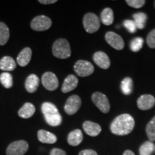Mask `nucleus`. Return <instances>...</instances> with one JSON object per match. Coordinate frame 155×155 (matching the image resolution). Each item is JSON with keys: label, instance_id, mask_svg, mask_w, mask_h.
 Instances as JSON below:
<instances>
[{"label": "nucleus", "instance_id": "f3484780", "mask_svg": "<svg viewBox=\"0 0 155 155\" xmlns=\"http://www.w3.org/2000/svg\"><path fill=\"white\" fill-rule=\"evenodd\" d=\"M38 139L40 142L44 144H55L57 141V137L49 131L40 129L38 132Z\"/></svg>", "mask_w": 155, "mask_h": 155}, {"label": "nucleus", "instance_id": "7ed1b4c3", "mask_svg": "<svg viewBox=\"0 0 155 155\" xmlns=\"http://www.w3.org/2000/svg\"><path fill=\"white\" fill-rule=\"evenodd\" d=\"M52 51L53 55L60 59H66L71 55V50L69 42L67 40L63 38H60L55 41L53 45Z\"/></svg>", "mask_w": 155, "mask_h": 155}, {"label": "nucleus", "instance_id": "dca6fc26", "mask_svg": "<svg viewBox=\"0 0 155 155\" xmlns=\"http://www.w3.org/2000/svg\"><path fill=\"white\" fill-rule=\"evenodd\" d=\"M39 84H40V79L38 75L35 74H30L27 78L25 86L27 91L32 94V93L35 92L37 89L38 88Z\"/></svg>", "mask_w": 155, "mask_h": 155}, {"label": "nucleus", "instance_id": "a211bd4d", "mask_svg": "<svg viewBox=\"0 0 155 155\" xmlns=\"http://www.w3.org/2000/svg\"><path fill=\"white\" fill-rule=\"evenodd\" d=\"M31 58H32V50L30 48H25L22 49L17 56V62L19 66L25 67L30 63Z\"/></svg>", "mask_w": 155, "mask_h": 155}, {"label": "nucleus", "instance_id": "9d476101", "mask_svg": "<svg viewBox=\"0 0 155 155\" xmlns=\"http://www.w3.org/2000/svg\"><path fill=\"white\" fill-rule=\"evenodd\" d=\"M105 39L107 43L117 50H121L124 48V41L123 38L112 31L107 32L105 35Z\"/></svg>", "mask_w": 155, "mask_h": 155}, {"label": "nucleus", "instance_id": "473e14b6", "mask_svg": "<svg viewBox=\"0 0 155 155\" xmlns=\"http://www.w3.org/2000/svg\"><path fill=\"white\" fill-rule=\"evenodd\" d=\"M50 155H67L65 151L59 148L52 149L50 152Z\"/></svg>", "mask_w": 155, "mask_h": 155}, {"label": "nucleus", "instance_id": "0eeeda50", "mask_svg": "<svg viewBox=\"0 0 155 155\" xmlns=\"http://www.w3.org/2000/svg\"><path fill=\"white\" fill-rule=\"evenodd\" d=\"M76 74L80 77L89 76L94 72V67L90 62L80 60L75 63L73 66Z\"/></svg>", "mask_w": 155, "mask_h": 155}, {"label": "nucleus", "instance_id": "5701e85b", "mask_svg": "<svg viewBox=\"0 0 155 155\" xmlns=\"http://www.w3.org/2000/svg\"><path fill=\"white\" fill-rule=\"evenodd\" d=\"M134 22H135L136 26L138 29L142 30L145 28V25L147 20V15L144 12H138L135 13L133 15Z\"/></svg>", "mask_w": 155, "mask_h": 155}, {"label": "nucleus", "instance_id": "72a5a7b5", "mask_svg": "<svg viewBox=\"0 0 155 155\" xmlns=\"http://www.w3.org/2000/svg\"><path fill=\"white\" fill-rule=\"evenodd\" d=\"M78 155H98V154L93 150H84L79 152Z\"/></svg>", "mask_w": 155, "mask_h": 155}, {"label": "nucleus", "instance_id": "39448f33", "mask_svg": "<svg viewBox=\"0 0 155 155\" xmlns=\"http://www.w3.org/2000/svg\"><path fill=\"white\" fill-rule=\"evenodd\" d=\"M28 149L29 144L26 141H15L9 145L6 150V154L7 155H25Z\"/></svg>", "mask_w": 155, "mask_h": 155}, {"label": "nucleus", "instance_id": "7c9ffc66", "mask_svg": "<svg viewBox=\"0 0 155 155\" xmlns=\"http://www.w3.org/2000/svg\"><path fill=\"white\" fill-rule=\"evenodd\" d=\"M147 45L150 48H155V29L152 30L147 37Z\"/></svg>", "mask_w": 155, "mask_h": 155}, {"label": "nucleus", "instance_id": "6ab92c4d", "mask_svg": "<svg viewBox=\"0 0 155 155\" xmlns=\"http://www.w3.org/2000/svg\"><path fill=\"white\" fill-rule=\"evenodd\" d=\"M83 133L80 129H75L68 135V143L73 147H76L82 142Z\"/></svg>", "mask_w": 155, "mask_h": 155}, {"label": "nucleus", "instance_id": "f8f14e48", "mask_svg": "<svg viewBox=\"0 0 155 155\" xmlns=\"http://www.w3.org/2000/svg\"><path fill=\"white\" fill-rule=\"evenodd\" d=\"M155 105V98L152 95H141L137 100V106L139 109L146 111L151 109Z\"/></svg>", "mask_w": 155, "mask_h": 155}, {"label": "nucleus", "instance_id": "e433bc0d", "mask_svg": "<svg viewBox=\"0 0 155 155\" xmlns=\"http://www.w3.org/2000/svg\"><path fill=\"white\" fill-rule=\"evenodd\" d=\"M154 7H155V2H154Z\"/></svg>", "mask_w": 155, "mask_h": 155}, {"label": "nucleus", "instance_id": "f704fd0d", "mask_svg": "<svg viewBox=\"0 0 155 155\" xmlns=\"http://www.w3.org/2000/svg\"><path fill=\"white\" fill-rule=\"evenodd\" d=\"M38 2L42 5H51V4L57 2L56 0H39Z\"/></svg>", "mask_w": 155, "mask_h": 155}, {"label": "nucleus", "instance_id": "1a4fd4ad", "mask_svg": "<svg viewBox=\"0 0 155 155\" xmlns=\"http://www.w3.org/2000/svg\"><path fill=\"white\" fill-rule=\"evenodd\" d=\"M81 106V99L78 95L70 96L65 103L64 110L68 115H73L80 109Z\"/></svg>", "mask_w": 155, "mask_h": 155}, {"label": "nucleus", "instance_id": "9b49d317", "mask_svg": "<svg viewBox=\"0 0 155 155\" xmlns=\"http://www.w3.org/2000/svg\"><path fill=\"white\" fill-rule=\"evenodd\" d=\"M42 83L45 89L50 91H55L59 86V81L57 76L52 72H46L42 75Z\"/></svg>", "mask_w": 155, "mask_h": 155}, {"label": "nucleus", "instance_id": "ddd939ff", "mask_svg": "<svg viewBox=\"0 0 155 155\" xmlns=\"http://www.w3.org/2000/svg\"><path fill=\"white\" fill-rule=\"evenodd\" d=\"M93 59L95 63L102 69H108L111 65L109 58L104 52L98 51L94 53Z\"/></svg>", "mask_w": 155, "mask_h": 155}, {"label": "nucleus", "instance_id": "2f4dec72", "mask_svg": "<svg viewBox=\"0 0 155 155\" xmlns=\"http://www.w3.org/2000/svg\"><path fill=\"white\" fill-rule=\"evenodd\" d=\"M124 25L126 28L127 29L128 31L131 33H134L137 31V26H136L135 22H134V20H130V19H127L124 22Z\"/></svg>", "mask_w": 155, "mask_h": 155}, {"label": "nucleus", "instance_id": "aec40b11", "mask_svg": "<svg viewBox=\"0 0 155 155\" xmlns=\"http://www.w3.org/2000/svg\"><path fill=\"white\" fill-rule=\"evenodd\" d=\"M16 68V62L10 56H5L0 60V69L4 71H12Z\"/></svg>", "mask_w": 155, "mask_h": 155}, {"label": "nucleus", "instance_id": "c756f323", "mask_svg": "<svg viewBox=\"0 0 155 155\" xmlns=\"http://www.w3.org/2000/svg\"><path fill=\"white\" fill-rule=\"evenodd\" d=\"M126 2L127 3L128 5L133 7V8L139 9L145 5L146 1H144V0H127Z\"/></svg>", "mask_w": 155, "mask_h": 155}, {"label": "nucleus", "instance_id": "4468645a", "mask_svg": "<svg viewBox=\"0 0 155 155\" xmlns=\"http://www.w3.org/2000/svg\"><path fill=\"white\" fill-rule=\"evenodd\" d=\"M78 84V79L74 75H69L65 78L62 86L61 91L63 93H68L72 91L76 88Z\"/></svg>", "mask_w": 155, "mask_h": 155}, {"label": "nucleus", "instance_id": "2eb2a0df", "mask_svg": "<svg viewBox=\"0 0 155 155\" xmlns=\"http://www.w3.org/2000/svg\"><path fill=\"white\" fill-rule=\"evenodd\" d=\"M83 130L91 137H96L101 131V127L98 124L91 121H86L83 124Z\"/></svg>", "mask_w": 155, "mask_h": 155}, {"label": "nucleus", "instance_id": "c9c22d12", "mask_svg": "<svg viewBox=\"0 0 155 155\" xmlns=\"http://www.w3.org/2000/svg\"><path fill=\"white\" fill-rule=\"evenodd\" d=\"M123 155H135L134 153L131 150H126L124 152Z\"/></svg>", "mask_w": 155, "mask_h": 155}, {"label": "nucleus", "instance_id": "423d86ee", "mask_svg": "<svg viewBox=\"0 0 155 155\" xmlns=\"http://www.w3.org/2000/svg\"><path fill=\"white\" fill-rule=\"evenodd\" d=\"M91 99L94 104L102 113L107 114L110 111V104L107 96L101 92L93 94Z\"/></svg>", "mask_w": 155, "mask_h": 155}, {"label": "nucleus", "instance_id": "f03ea898", "mask_svg": "<svg viewBox=\"0 0 155 155\" xmlns=\"http://www.w3.org/2000/svg\"><path fill=\"white\" fill-rule=\"evenodd\" d=\"M41 110L45 119L50 126L58 127L61 124L62 116L55 104L51 102H45L42 104Z\"/></svg>", "mask_w": 155, "mask_h": 155}, {"label": "nucleus", "instance_id": "20e7f679", "mask_svg": "<svg viewBox=\"0 0 155 155\" xmlns=\"http://www.w3.org/2000/svg\"><path fill=\"white\" fill-rule=\"evenodd\" d=\"M83 28L88 33H94L99 30L101 21L94 13L89 12L84 15L83 19Z\"/></svg>", "mask_w": 155, "mask_h": 155}, {"label": "nucleus", "instance_id": "f257e3e1", "mask_svg": "<svg viewBox=\"0 0 155 155\" xmlns=\"http://www.w3.org/2000/svg\"><path fill=\"white\" fill-rule=\"evenodd\" d=\"M135 121L130 114H123L114 119L110 129L114 134L124 136L130 134L134 128Z\"/></svg>", "mask_w": 155, "mask_h": 155}, {"label": "nucleus", "instance_id": "cd10ccee", "mask_svg": "<svg viewBox=\"0 0 155 155\" xmlns=\"http://www.w3.org/2000/svg\"><path fill=\"white\" fill-rule=\"evenodd\" d=\"M146 132L150 141H155V116L152 120L147 124L146 127Z\"/></svg>", "mask_w": 155, "mask_h": 155}, {"label": "nucleus", "instance_id": "b1692460", "mask_svg": "<svg viewBox=\"0 0 155 155\" xmlns=\"http://www.w3.org/2000/svg\"><path fill=\"white\" fill-rule=\"evenodd\" d=\"M121 91L125 95H130L133 91V81L131 78L126 77L121 83Z\"/></svg>", "mask_w": 155, "mask_h": 155}, {"label": "nucleus", "instance_id": "a878e982", "mask_svg": "<svg viewBox=\"0 0 155 155\" xmlns=\"http://www.w3.org/2000/svg\"><path fill=\"white\" fill-rule=\"evenodd\" d=\"M155 149V146L152 141H145L139 147V154L140 155H152Z\"/></svg>", "mask_w": 155, "mask_h": 155}, {"label": "nucleus", "instance_id": "412c9836", "mask_svg": "<svg viewBox=\"0 0 155 155\" xmlns=\"http://www.w3.org/2000/svg\"><path fill=\"white\" fill-rule=\"evenodd\" d=\"M35 112V107L31 103H25L19 110L18 115L22 119H29L34 115Z\"/></svg>", "mask_w": 155, "mask_h": 155}, {"label": "nucleus", "instance_id": "c85d7f7f", "mask_svg": "<svg viewBox=\"0 0 155 155\" xmlns=\"http://www.w3.org/2000/svg\"><path fill=\"white\" fill-rule=\"evenodd\" d=\"M143 44H144V40H143V38H140V37L135 38L131 41V43H130L131 50L133 52L139 51V50L142 48Z\"/></svg>", "mask_w": 155, "mask_h": 155}, {"label": "nucleus", "instance_id": "4be33fe9", "mask_svg": "<svg viewBox=\"0 0 155 155\" xmlns=\"http://www.w3.org/2000/svg\"><path fill=\"white\" fill-rule=\"evenodd\" d=\"M101 20L105 25H111L113 24L114 20V12L109 7H106L101 13Z\"/></svg>", "mask_w": 155, "mask_h": 155}, {"label": "nucleus", "instance_id": "393cba45", "mask_svg": "<svg viewBox=\"0 0 155 155\" xmlns=\"http://www.w3.org/2000/svg\"><path fill=\"white\" fill-rule=\"evenodd\" d=\"M9 38V30L7 25L0 22V45H5Z\"/></svg>", "mask_w": 155, "mask_h": 155}, {"label": "nucleus", "instance_id": "bb28decb", "mask_svg": "<svg viewBox=\"0 0 155 155\" xmlns=\"http://www.w3.org/2000/svg\"><path fill=\"white\" fill-rule=\"evenodd\" d=\"M0 82L6 88H10L12 87L13 80L12 75L8 72H4L0 75Z\"/></svg>", "mask_w": 155, "mask_h": 155}, {"label": "nucleus", "instance_id": "6e6552de", "mask_svg": "<svg viewBox=\"0 0 155 155\" xmlns=\"http://www.w3.org/2000/svg\"><path fill=\"white\" fill-rule=\"evenodd\" d=\"M30 26L31 28L35 31H45L52 26V20L45 15H40L32 19Z\"/></svg>", "mask_w": 155, "mask_h": 155}]
</instances>
